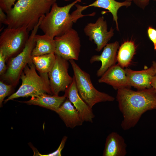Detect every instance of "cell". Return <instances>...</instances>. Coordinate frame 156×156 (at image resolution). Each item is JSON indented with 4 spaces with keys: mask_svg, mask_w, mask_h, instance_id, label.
<instances>
[{
    "mask_svg": "<svg viewBox=\"0 0 156 156\" xmlns=\"http://www.w3.org/2000/svg\"><path fill=\"white\" fill-rule=\"evenodd\" d=\"M116 98L123 117L121 126L124 130L134 127L146 111L156 109V92L153 87L137 91L119 89Z\"/></svg>",
    "mask_w": 156,
    "mask_h": 156,
    "instance_id": "1",
    "label": "cell"
},
{
    "mask_svg": "<svg viewBox=\"0 0 156 156\" xmlns=\"http://www.w3.org/2000/svg\"><path fill=\"white\" fill-rule=\"evenodd\" d=\"M56 0H17L6 14L8 27L27 28L29 31L37 24L40 18L50 11Z\"/></svg>",
    "mask_w": 156,
    "mask_h": 156,
    "instance_id": "2",
    "label": "cell"
},
{
    "mask_svg": "<svg viewBox=\"0 0 156 156\" xmlns=\"http://www.w3.org/2000/svg\"><path fill=\"white\" fill-rule=\"evenodd\" d=\"M81 0H76L63 7H59L54 2L49 12L44 16L39 28L44 34L53 38L63 34L76 22L74 16L69 13L70 9Z\"/></svg>",
    "mask_w": 156,
    "mask_h": 156,
    "instance_id": "3",
    "label": "cell"
},
{
    "mask_svg": "<svg viewBox=\"0 0 156 156\" xmlns=\"http://www.w3.org/2000/svg\"><path fill=\"white\" fill-rule=\"evenodd\" d=\"M36 69L33 62L25 66L20 77L21 85L16 92L5 100V103L20 97H31L43 93L53 94L48 74H39V75Z\"/></svg>",
    "mask_w": 156,
    "mask_h": 156,
    "instance_id": "4",
    "label": "cell"
},
{
    "mask_svg": "<svg viewBox=\"0 0 156 156\" xmlns=\"http://www.w3.org/2000/svg\"><path fill=\"white\" fill-rule=\"evenodd\" d=\"M43 16L31 31L25 46L22 51L15 57L10 58L7 69L2 75L3 80L9 82L13 86L18 84L21 74L28 64L32 62V52L35 45L34 36L39 28Z\"/></svg>",
    "mask_w": 156,
    "mask_h": 156,
    "instance_id": "5",
    "label": "cell"
},
{
    "mask_svg": "<svg viewBox=\"0 0 156 156\" xmlns=\"http://www.w3.org/2000/svg\"><path fill=\"white\" fill-rule=\"evenodd\" d=\"M69 61L73 68L79 94L90 107L92 108L99 103L114 100L113 97L96 89L92 84L89 74L82 70L75 60H70Z\"/></svg>",
    "mask_w": 156,
    "mask_h": 156,
    "instance_id": "6",
    "label": "cell"
},
{
    "mask_svg": "<svg viewBox=\"0 0 156 156\" xmlns=\"http://www.w3.org/2000/svg\"><path fill=\"white\" fill-rule=\"evenodd\" d=\"M29 32L24 27H7L4 29L0 36V50L4 54L6 60L22 51L29 38Z\"/></svg>",
    "mask_w": 156,
    "mask_h": 156,
    "instance_id": "7",
    "label": "cell"
},
{
    "mask_svg": "<svg viewBox=\"0 0 156 156\" xmlns=\"http://www.w3.org/2000/svg\"><path fill=\"white\" fill-rule=\"evenodd\" d=\"M56 48L54 53L69 61L78 60L81 50L80 38L77 32L71 28L63 34L54 38Z\"/></svg>",
    "mask_w": 156,
    "mask_h": 156,
    "instance_id": "8",
    "label": "cell"
},
{
    "mask_svg": "<svg viewBox=\"0 0 156 156\" xmlns=\"http://www.w3.org/2000/svg\"><path fill=\"white\" fill-rule=\"evenodd\" d=\"M55 55V62L48 73V76L53 94L58 95L60 92H65L72 83L73 77L68 73L69 64L68 60Z\"/></svg>",
    "mask_w": 156,
    "mask_h": 156,
    "instance_id": "9",
    "label": "cell"
},
{
    "mask_svg": "<svg viewBox=\"0 0 156 156\" xmlns=\"http://www.w3.org/2000/svg\"><path fill=\"white\" fill-rule=\"evenodd\" d=\"M84 32L89 40L93 41L97 46L96 50L100 51L107 44L114 34V29L111 27L107 31L106 21L103 16L99 17L94 23H89L84 28Z\"/></svg>",
    "mask_w": 156,
    "mask_h": 156,
    "instance_id": "10",
    "label": "cell"
},
{
    "mask_svg": "<svg viewBox=\"0 0 156 156\" xmlns=\"http://www.w3.org/2000/svg\"><path fill=\"white\" fill-rule=\"evenodd\" d=\"M73 77V81L65 90L64 94L78 112L83 122H92L95 115L92 108L80 96L74 76Z\"/></svg>",
    "mask_w": 156,
    "mask_h": 156,
    "instance_id": "11",
    "label": "cell"
},
{
    "mask_svg": "<svg viewBox=\"0 0 156 156\" xmlns=\"http://www.w3.org/2000/svg\"><path fill=\"white\" fill-rule=\"evenodd\" d=\"M119 47L117 41L107 44L104 47L101 55L92 56L90 60L92 64L95 62L101 61V65L97 70L96 75L101 77L110 67L115 64L117 61L116 53Z\"/></svg>",
    "mask_w": 156,
    "mask_h": 156,
    "instance_id": "12",
    "label": "cell"
},
{
    "mask_svg": "<svg viewBox=\"0 0 156 156\" xmlns=\"http://www.w3.org/2000/svg\"><path fill=\"white\" fill-rule=\"evenodd\" d=\"M98 81L99 83H105L110 85L116 90L123 88H129L131 87L125 70L118 64L109 68Z\"/></svg>",
    "mask_w": 156,
    "mask_h": 156,
    "instance_id": "13",
    "label": "cell"
},
{
    "mask_svg": "<svg viewBox=\"0 0 156 156\" xmlns=\"http://www.w3.org/2000/svg\"><path fill=\"white\" fill-rule=\"evenodd\" d=\"M128 80L131 86L138 90L152 88L151 82L156 75L153 67L141 71H134L126 68L125 69Z\"/></svg>",
    "mask_w": 156,
    "mask_h": 156,
    "instance_id": "14",
    "label": "cell"
},
{
    "mask_svg": "<svg viewBox=\"0 0 156 156\" xmlns=\"http://www.w3.org/2000/svg\"><path fill=\"white\" fill-rule=\"evenodd\" d=\"M127 145L123 137L118 133L112 132L107 136L103 156H125Z\"/></svg>",
    "mask_w": 156,
    "mask_h": 156,
    "instance_id": "15",
    "label": "cell"
},
{
    "mask_svg": "<svg viewBox=\"0 0 156 156\" xmlns=\"http://www.w3.org/2000/svg\"><path fill=\"white\" fill-rule=\"evenodd\" d=\"M55 112L67 127L73 129L81 125L83 122L78 112L67 98Z\"/></svg>",
    "mask_w": 156,
    "mask_h": 156,
    "instance_id": "16",
    "label": "cell"
},
{
    "mask_svg": "<svg viewBox=\"0 0 156 156\" xmlns=\"http://www.w3.org/2000/svg\"><path fill=\"white\" fill-rule=\"evenodd\" d=\"M51 95L43 93L31 97L28 101L19 102L28 105L39 106L55 112L65 101L66 97L65 94L62 96Z\"/></svg>",
    "mask_w": 156,
    "mask_h": 156,
    "instance_id": "17",
    "label": "cell"
},
{
    "mask_svg": "<svg viewBox=\"0 0 156 156\" xmlns=\"http://www.w3.org/2000/svg\"><path fill=\"white\" fill-rule=\"evenodd\" d=\"M34 39L35 45L32 52V56L54 53L56 45L54 38L44 34H36Z\"/></svg>",
    "mask_w": 156,
    "mask_h": 156,
    "instance_id": "18",
    "label": "cell"
},
{
    "mask_svg": "<svg viewBox=\"0 0 156 156\" xmlns=\"http://www.w3.org/2000/svg\"><path fill=\"white\" fill-rule=\"evenodd\" d=\"M131 2L125 1L119 2L115 0H96L92 3L84 6L85 9L90 7L103 8L108 10L111 13L113 20L115 22L116 29L119 31L117 13L119 8L123 6L128 7L131 5Z\"/></svg>",
    "mask_w": 156,
    "mask_h": 156,
    "instance_id": "19",
    "label": "cell"
},
{
    "mask_svg": "<svg viewBox=\"0 0 156 156\" xmlns=\"http://www.w3.org/2000/svg\"><path fill=\"white\" fill-rule=\"evenodd\" d=\"M135 51L136 47L133 41L125 42L120 47L117 55L118 64L123 68L127 67L130 64Z\"/></svg>",
    "mask_w": 156,
    "mask_h": 156,
    "instance_id": "20",
    "label": "cell"
},
{
    "mask_svg": "<svg viewBox=\"0 0 156 156\" xmlns=\"http://www.w3.org/2000/svg\"><path fill=\"white\" fill-rule=\"evenodd\" d=\"M56 58L54 53L32 57V62L39 74H48L52 68Z\"/></svg>",
    "mask_w": 156,
    "mask_h": 156,
    "instance_id": "21",
    "label": "cell"
},
{
    "mask_svg": "<svg viewBox=\"0 0 156 156\" xmlns=\"http://www.w3.org/2000/svg\"><path fill=\"white\" fill-rule=\"evenodd\" d=\"M13 86L11 84L7 85L2 81H0V106L2 107V102L4 98L9 95Z\"/></svg>",
    "mask_w": 156,
    "mask_h": 156,
    "instance_id": "22",
    "label": "cell"
},
{
    "mask_svg": "<svg viewBox=\"0 0 156 156\" xmlns=\"http://www.w3.org/2000/svg\"><path fill=\"white\" fill-rule=\"evenodd\" d=\"M17 0H0V8L6 14L12 8Z\"/></svg>",
    "mask_w": 156,
    "mask_h": 156,
    "instance_id": "23",
    "label": "cell"
},
{
    "mask_svg": "<svg viewBox=\"0 0 156 156\" xmlns=\"http://www.w3.org/2000/svg\"><path fill=\"white\" fill-rule=\"evenodd\" d=\"M67 139V137L66 136H64L63 137L59 147L55 151L47 155H41L40 154L38 155H39L40 156H61V152L64 146Z\"/></svg>",
    "mask_w": 156,
    "mask_h": 156,
    "instance_id": "24",
    "label": "cell"
},
{
    "mask_svg": "<svg viewBox=\"0 0 156 156\" xmlns=\"http://www.w3.org/2000/svg\"><path fill=\"white\" fill-rule=\"evenodd\" d=\"M6 61L4 54L2 51L0 50V75H3L7 69V67L5 64Z\"/></svg>",
    "mask_w": 156,
    "mask_h": 156,
    "instance_id": "25",
    "label": "cell"
},
{
    "mask_svg": "<svg viewBox=\"0 0 156 156\" xmlns=\"http://www.w3.org/2000/svg\"><path fill=\"white\" fill-rule=\"evenodd\" d=\"M148 36L153 44L154 49L156 50V29L149 27L147 29Z\"/></svg>",
    "mask_w": 156,
    "mask_h": 156,
    "instance_id": "26",
    "label": "cell"
},
{
    "mask_svg": "<svg viewBox=\"0 0 156 156\" xmlns=\"http://www.w3.org/2000/svg\"><path fill=\"white\" fill-rule=\"evenodd\" d=\"M150 1H156V0H132L138 6L143 9L148 4Z\"/></svg>",
    "mask_w": 156,
    "mask_h": 156,
    "instance_id": "27",
    "label": "cell"
},
{
    "mask_svg": "<svg viewBox=\"0 0 156 156\" xmlns=\"http://www.w3.org/2000/svg\"><path fill=\"white\" fill-rule=\"evenodd\" d=\"M3 10L0 8V24H4L7 25H8V21L7 14L6 15Z\"/></svg>",
    "mask_w": 156,
    "mask_h": 156,
    "instance_id": "28",
    "label": "cell"
},
{
    "mask_svg": "<svg viewBox=\"0 0 156 156\" xmlns=\"http://www.w3.org/2000/svg\"><path fill=\"white\" fill-rule=\"evenodd\" d=\"M152 87L155 90L156 92V75L153 77L151 82Z\"/></svg>",
    "mask_w": 156,
    "mask_h": 156,
    "instance_id": "29",
    "label": "cell"
},
{
    "mask_svg": "<svg viewBox=\"0 0 156 156\" xmlns=\"http://www.w3.org/2000/svg\"><path fill=\"white\" fill-rule=\"evenodd\" d=\"M152 66L153 67L156 73V62L154 61L152 62Z\"/></svg>",
    "mask_w": 156,
    "mask_h": 156,
    "instance_id": "30",
    "label": "cell"
},
{
    "mask_svg": "<svg viewBox=\"0 0 156 156\" xmlns=\"http://www.w3.org/2000/svg\"><path fill=\"white\" fill-rule=\"evenodd\" d=\"M125 0V1H130V2H131V1H132V0Z\"/></svg>",
    "mask_w": 156,
    "mask_h": 156,
    "instance_id": "31",
    "label": "cell"
},
{
    "mask_svg": "<svg viewBox=\"0 0 156 156\" xmlns=\"http://www.w3.org/2000/svg\"><path fill=\"white\" fill-rule=\"evenodd\" d=\"M48 0V1H52V0ZM64 0V1H70V0Z\"/></svg>",
    "mask_w": 156,
    "mask_h": 156,
    "instance_id": "32",
    "label": "cell"
}]
</instances>
